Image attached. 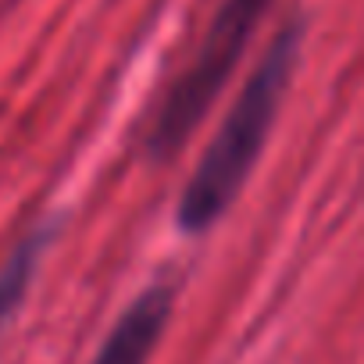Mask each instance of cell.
Returning <instances> with one entry per match:
<instances>
[{
    "instance_id": "obj_4",
    "label": "cell",
    "mask_w": 364,
    "mask_h": 364,
    "mask_svg": "<svg viewBox=\"0 0 364 364\" xmlns=\"http://www.w3.org/2000/svg\"><path fill=\"white\" fill-rule=\"evenodd\" d=\"M43 247H47V232H33L29 240H22L15 247V254L8 257L4 272H0V328L11 321V314L18 311L22 296L29 293L33 286V275H36V264L43 257Z\"/></svg>"
},
{
    "instance_id": "obj_1",
    "label": "cell",
    "mask_w": 364,
    "mask_h": 364,
    "mask_svg": "<svg viewBox=\"0 0 364 364\" xmlns=\"http://www.w3.org/2000/svg\"><path fill=\"white\" fill-rule=\"evenodd\" d=\"M304 43V22L293 18L279 29V36L268 43L264 58L254 65L250 79L243 82L240 97L222 118L218 136L204 150L197 171L190 175L186 190L178 200V229L182 232H204L211 229L240 197L247 175L254 171L268 132L279 118V104L289 90L296 58Z\"/></svg>"
},
{
    "instance_id": "obj_2",
    "label": "cell",
    "mask_w": 364,
    "mask_h": 364,
    "mask_svg": "<svg viewBox=\"0 0 364 364\" xmlns=\"http://www.w3.org/2000/svg\"><path fill=\"white\" fill-rule=\"evenodd\" d=\"M268 8H272V0H222V8L215 11L208 33L197 43L193 61L171 82V90L164 93V100L157 107V118L146 136L154 157H171L190 139V132L204 122V114L218 100L222 86L232 79L250 36L257 33Z\"/></svg>"
},
{
    "instance_id": "obj_3",
    "label": "cell",
    "mask_w": 364,
    "mask_h": 364,
    "mask_svg": "<svg viewBox=\"0 0 364 364\" xmlns=\"http://www.w3.org/2000/svg\"><path fill=\"white\" fill-rule=\"evenodd\" d=\"M168 318H171V286H150L114 321L93 364H146L161 343Z\"/></svg>"
}]
</instances>
